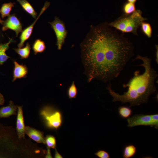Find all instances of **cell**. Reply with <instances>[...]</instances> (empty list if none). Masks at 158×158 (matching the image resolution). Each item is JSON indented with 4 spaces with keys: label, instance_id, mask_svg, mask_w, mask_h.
<instances>
[{
    "label": "cell",
    "instance_id": "30bf717a",
    "mask_svg": "<svg viewBox=\"0 0 158 158\" xmlns=\"http://www.w3.org/2000/svg\"><path fill=\"white\" fill-rule=\"evenodd\" d=\"M25 133L38 143L46 144L45 138L42 132L29 126L25 127Z\"/></svg>",
    "mask_w": 158,
    "mask_h": 158
},
{
    "label": "cell",
    "instance_id": "e0dca14e",
    "mask_svg": "<svg viewBox=\"0 0 158 158\" xmlns=\"http://www.w3.org/2000/svg\"><path fill=\"white\" fill-rule=\"evenodd\" d=\"M34 54L36 55L38 53H42L46 49L44 42L40 39H37L34 42L32 47Z\"/></svg>",
    "mask_w": 158,
    "mask_h": 158
},
{
    "label": "cell",
    "instance_id": "5bb4252c",
    "mask_svg": "<svg viewBox=\"0 0 158 158\" xmlns=\"http://www.w3.org/2000/svg\"><path fill=\"white\" fill-rule=\"evenodd\" d=\"M24 10L30 15L34 18L36 19L37 13L30 4L27 0H17Z\"/></svg>",
    "mask_w": 158,
    "mask_h": 158
},
{
    "label": "cell",
    "instance_id": "7402d4cb",
    "mask_svg": "<svg viewBox=\"0 0 158 158\" xmlns=\"http://www.w3.org/2000/svg\"><path fill=\"white\" fill-rule=\"evenodd\" d=\"M77 89L73 81L68 90V95L70 99L75 98L77 94Z\"/></svg>",
    "mask_w": 158,
    "mask_h": 158
},
{
    "label": "cell",
    "instance_id": "8fae6325",
    "mask_svg": "<svg viewBox=\"0 0 158 158\" xmlns=\"http://www.w3.org/2000/svg\"><path fill=\"white\" fill-rule=\"evenodd\" d=\"M14 68L13 72L12 82L16 79L26 77L28 72V69L25 65L19 64L16 61H14Z\"/></svg>",
    "mask_w": 158,
    "mask_h": 158
},
{
    "label": "cell",
    "instance_id": "7a4b0ae2",
    "mask_svg": "<svg viewBox=\"0 0 158 158\" xmlns=\"http://www.w3.org/2000/svg\"><path fill=\"white\" fill-rule=\"evenodd\" d=\"M138 59L142 61L141 64L138 66L143 67L144 72L140 74L139 71H135L133 76L128 82L123 84V87H128L126 92L120 95L111 89V85L108 86L107 89L113 97V102H120L123 104L128 103L130 107L138 106L147 103L150 96L156 91L155 81L158 75L152 67L151 59L147 56L138 55L133 61Z\"/></svg>",
    "mask_w": 158,
    "mask_h": 158
},
{
    "label": "cell",
    "instance_id": "d4e9b609",
    "mask_svg": "<svg viewBox=\"0 0 158 158\" xmlns=\"http://www.w3.org/2000/svg\"><path fill=\"white\" fill-rule=\"evenodd\" d=\"M95 154L99 158H109L110 157L108 152L104 150H99Z\"/></svg>",
    "mask_w": 158,
    "mask_h": 158
},
{
    "label": "cell",
    "instance_id": "8992f818",
    "mask_svg": "<svg viewBox=\"0 0 158 158\" xmlns=\"http://www.w3.org/2000/svg\"><path fill=\"white\" fill-rule=\"evenodd\" d=\"M0 23L3 25V31L12 30L15 32L16 37L23 31L22 25L15 14L9 15L6 20H2Z\"/></svg>",
    "mask_w": 158,
    "mask_h": 158
},
{
    "label": "cell",
    "instance_id": "4dcf8cb0",
    "mask_svg": "<svg viewBox=\"0 0 158 158\" xmlns=\"http://www.w3.org/2000/svg\"><path fill=\"white\" fill-rule=\"evenodd\" d=\"M2 21V20H1L0 18V23Z\"/></svg>",
    "mask_w": 158,
    "mask_h": 158
},
{
    "label": "cell",
    "instance_id": "9c48e42d",
    "mask_svg": "<svg viewBox=\"0 0 158 158\" xmlns=\"http://www.w3.org/2000/svg\"><path fill=\"white\" fill-rule=\"evenodd\" d=\"M18 114L16 121V130L18 138H25V126L22 106H17Z\"/></svg>",
    "mask_w": 158,
    "mask_h": 158
},
{
    "label": "cell",
    "instance_id": "ba28073f",
    "mask_svg": "<svg viewBox=\"0 0 158 158\" xmlns=\"http://www.w3.org/2000/svg\"><path fill=\"white\" fill-rule=\"evenodd\" d=\"M128 126L132 127L139 126H151V115H135L127 119Z\"/></svg>",
    "mask_w": 158,
    "mask_h": 158
},
{
    "label": "cell",
    "instance_id": "4316f807",
    "mask_svg": "<svg viewBox=\"0 0 158 158\" xmlns=\"http://www.w3.org/2000/svg\"><path fill=\"white\" fill-rule=\"evenodd\" d=\"M55 148V154L54 156V158H62V157L60 155V154L58 152L56 148Z\"/></svg>",
    "mask_w": 158,
    "mask_h": 158
},
{
    "label": "cell",
    "instance_id": "52a82bcc",
    "mask_svg": "<svg viewBox=\"0 0 158 158\" xmlns=\"http://www.w3.org/2000/svg\"><path fill=\"white\" fill-rule=\"evenodd\" d=\"M49 5L50 3L49 2H46L39 15L35 19V21L30 25L22 31L20 37V42L18 44V47L19 48H22L23 47L25 42L30 36L34 26L37 20L44 11L49 7Z\"/></svg>",
    "mask_w": 158,
    "mask_h": 158
},
{
    "label": "cell",
    "instance_id": "3957f363",
    "mask_svg": "<svg viewBox=\"0 0 158 158\" xmlns=\"http://www.w3.org/2000/svg\"><path fill=\"white\" fill-rule=\"evenodd\" d=\"M142 12L136 10L131 14L122 15L114 21L109 23V25L123 33L131 32L138 35L137 30L141 23L147 19L142 16Z\"/></svg>",
    "mask_w": 158,
    "mask_h": 158
},
{
    "label": "cell",
    "instance_id": "5b68a950",
    "mask_svg": "<svg viewBox=\"0 0 158 158\" xmlns=\"http://www.w3.org/2000/svg\"><path fill=\"white\" fill-rule=\"evenodd\" d=\"M49 23L55 33L57 40L56 45L58 49L60 50L62 48L67 34L65 24L56 16L53 21Z\"/></svg>",
    "mask_w": 158,
    "mask_h": 158
},
{
    "label": "cell",
    "instance_id": "4fadbf2b",
    "mask_svg": "<svg viewBox=\"0 0 158 158\" xmlns=\"http://www.w3.org/2000/svg\"><path fill=\"white\" fill-rule=\"evenodd\" d=\"M14 41L12 39H10L8 42L0 44V65H2L10 58L6 52L9 48V44Z\"/></svg>",
    "mask_w": 158,
    "mask_h": 158
},
{
    "label": "cell",
    "instance_id": "7c38bea8",
    "mask_svg": "<svg viewBox=\"0 0 158 158\" xmlns=\"http://www.w3.org/2000/svg\"><path fill=\"white\" fill-rule=\"evenodd\" d=\"M17 106L15 105L12 101H10L9 105L0 108V118L8 117L10 116L16 115Z\"/></svg>",
    "mask_w": 158,
    "mask_h": 158
},
{
    "label": "cell",
    "instance_id": "cb8c5ba5",
    "mask_svg": "<svg viewBox=\"0 0 158 158\" xmlns=\"http://www.w3.org/2000/svg\"><path fill=\"white\" fill-rule=\"evenodd\" d=\"M151 115V127H154L155 128H158V114H157Z\"/></svg>",
    "mask_w": 158,
    "mask_h": 158
},
{
    "label": "cell",
    "instance_id": "44dd1931",
    "mask_svg": "<svg viewBox=\"0 0 158 158\" xmlns=\"http://www.w3.org/2000/svg\"><path fill=\"white\" fill-rule=\"evenodd\" d=\"M142 30L148 37L150 38L152 35V28L150 24L148 23L143 22L141 25Z\"/></svg>",
    "mask_w": 158,
    "mask_h": 158
},
{
    "label": "cell",
    "instance_id": "83f0119b",
    "mask_svg": "<svg viewBox=\"0 0 158 158\" xmlns=\"http://www.w3.org/2000/svg\"><path fill=\"white\" fill-rule=\"evenodd\" d=\"M4 102V98L3 95L0 93V105H3Z\"/></svg>",
    "mask_w": 158,
    "mask_h": 158
},
{
    "label": "cell",
    "instance_id": "d6986e66",
    "mask_svg": "<svg viewBox=\"0 0 158 158\" xmlns=\"http://www.w3.org/2000/svg\"><path fill=\"white\" fill-rule=\"evenodd\" d=\"M132 110L130 107L127 106H121L118 108V113L120 117L123 118L130 117L132 114Z\"/></svg>",
    "mask_w": 158,
    "mask_h": 158
},
{
    "label": "cell",
    "instance_id": "277c9868",
    "mask_svg": "<svg viewBox=\"0 0 158 158\" xmlns=\"http://www.w3.org/2000/svg\"><path fill=\"white\" fill-rule=\"evenodd\" d=\"M40 114L49 127L57 129L61 126L62 117L59 111L54 110L50 106H46L41 111Z\"/></svg>",
    "mask_w": 158,
    "mask_h": 158
},
{
    "label": "cell",
    "instance_id": "2e32d148",
    "mask_svg": "<svg viewBox=\"0 0 158 158\" xmlns=\"http://www.w3.org/2000/svg\"><path fill=\"white\" fill-rule=\"evenodd\" d=\"M137 149L133 145L130 144L126 146L123 151V156L124 158H130L135 154Z\"/></svg>",
    "mask_w": 158,
    "mask_h": 158
},
{
    "label": "cell",
    "instance_id": "f1b7e54d",
    "mask_svg": "<svg viewBox=\"0 0 158 158\" xmlns=\"http://www.w3.org/2000/svg\"><path fill=\"white\" fill-rule=\"evenodd\" d=\"M156 61L157 64L158 63V46L157 45H156Z\"/></svg>",
    "mask_w": 158,
    "mask_h": 158
},
{
    "label": "cell",
    "instance_id": "ac0fdd59",
    "mask_svg": "<svg viewBox=\"0 0 158 158\" xmlns=\"http://www.w3.org/2000/svg\"><path fill=\"white\" fill-rule=\"evenodd\" d=\"M14 4L15 3L10 2L2 5L0 9V13L2 18L10 15L11 9L14 6Z\"/></svg>",
    "mask_w": 158,
    "mask_h": 158
},
{
    "label": "cell",
    "instance_id": "ffe728a7",
    "mask_svg": "<svg viewBox=\"0 0 158 158\" xmlns=\"http://www.w3.org/2000/svg\"><path fill=\"white\" fill-rule=\"evenodd\" d=\"M123 10L125 14H131L136 10L135 4L128 1L126 2L123 6Z\"/></svg>",
    "mask_w": 158,
    "mask_h": 158
},
{
    "label": "cell",
    "instance_id": "603a6c76",
    "mask_svg": "<svg viewBox=\"0 0 158 158\" xmlns=\"http://www.w3.org/2000/svg\"><path fill=\"white\" fill-rule=\"evenodd\" d=\"M46 144L50 148H54L56 146V140L55 138L51 135H47L45 138Z\"/></svg>",
    "mask_w": 158,
    "mask_h": 158
},
{
    "label": "cell",
    "instance_id": "1f68e13d",
    "mask_svg": "<svg viewBox=\"0 0 158 158\" xmlns=\"http://www.w3.org/2000/svg\"></svg>",
    "mask_w": 158,
    "mask_h": 158
},
{
    "label": "cell",
    "instance_id": "9a60e30c",
    "mask_svg": "<svg viewBox=\"0 0 158 158\" xmlns=\"http://www.w3.org/2000/svg\"><path fill=\"white\" fill-rule=\"evenodd\" d=\"M13 49L20 56L21 59H26L29 56L31 49L30 45L28 42H27L25 47L23 48H14Z\"/></svg>",
    "mask_w": 158,
    "mask_h": 158
},
{
    "label": "cell",
    "instance_id": "f546056e",
    "mask_svg": "<svg viewBox=\"0 0 158 158\" xmlns=\"http://www.w3.org/2000/svg\"><path fill=\"white\" fill-rule=\"evenodd\" d=\"M128 1L130 2L135 4L137 0H127Z\"/></svg>",
    "mask_w": 158,
    "mask_h": 158
},
{
    "label": "cell",
    "instance_id": "6da1fadb",
    "mask_svg": "<svg viewBox=\"0 0 158 158\" xmlns=\"http://www.w3.org/2000/svg\"><path fill=\"white\" fill-rule=\"evenodd\" d=\"M80 47L88 83L95 79L106 83L117 77L133 56V44L107 23L92 26Z\"/></svg>",
    "mask_w": 158,
    "mask_h": 158
},
{
    "label": "cell",
    "instance_id": "484cf974",
    "mask_svg": "<svg viewBox=\"0 0 158 158\" xmlns=\"http://www.w3.org/2000/svg\"><path fill=\"white\" fill-rule=\"evenodd\" d=\"M45 158H52L50 152V148L48 147H47V153L45 156Z\"/></svg>",
    "mask_w": 158,
    "mask_h": 158
}]
</instances>
